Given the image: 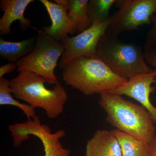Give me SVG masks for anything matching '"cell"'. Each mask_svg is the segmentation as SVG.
Returning a JSON list of instances; mask_svg holds the SVG:
<instances>
[{"label":"cell","mask_w":156,"mask_h":156,"mask_svg":"<svg viewBox=\"0 0 156 156\" xmlns=\"http://www.w3.org/2000/svg\"><path fill=\"white\" fill-rule=\"evenodd\" d=\"M151 21L152 23L153 27L148 32L144 44L145 50L150 49L156 44V15L154 14L152 16Z\"/></svg>","instance_id":"obj_18"},{"label":"cell","mask_w":156,"mask_h":156,"mask_svg":"<svg viewBox=\"0 0 156 156\" xmlns=\"http://www.w3.org/2000/svg\"><path fill=\"white\" fill-rule=\"evenodd\" d=\"M54 2L65 7L68 10L69 6V0H55Z\"/></svg>","instance_id":"obj_22"},{"label":"cell","mask_w":156,"mask_h":156,"mask_svg":"<svg viewBox=\"0 0 156 156\" xmlns=\"http://www.w3.org/2000/svg\"><path fill=\"white\" fill-rule=\"evenodd\" d=\"M36 37H31L17 42H11L0 38V56L10 62L16 63L28 55L33 50Z\"/></svg>","instance_id":"obj_13"},{"label":"cell","mask_w":156,"mask_h":156,"mask_svg":"<svg viewBox=\"0 0 156 156\" xmlns=\"http://www.w3.org/2000/svg\"><path fill=\"white\" fill-rule=\"evenodd\" d=\"M85 156H122V154L112 131L98 130L87 142Z\"/></svg>","instance_id":"obj_12"},{"label":"cell","mask_w":156,"mask_h":156,"mask_svg":"<svg viewBox=\"0 0 156 156\" xmlns=\"http://www.w3.org/2000/svg\"><path fill=\"white\" fill-rule=\"evenodd\" d=\"M156 70L148 73L143 74L131 78L122 86L116 88L109 93L117 95H126L134 98L141 104L156 122V108L153 105L150 99L151 93L155 88L152 87L156 83Z\"/></svg>","instance_id":"obj_9"},{"label":"cell","mask_w":156,"mask_h":156,"mask_svg":"<svg viewBox=\"0 0 156 156\" xmlns=\"http://www.w3.org/2000/svg\"><path fill=\"white\" fill-rule=\"evenodd\" d=\"M89 0H69L68 15L75 23L79 33L92 26L88 11Z\"/></svg>","instance_id":"obj_15"},{"label":"cell","mask_w":156,"mask_h":156,"mask_svg":"<svg viewBox=\"0 0 156 156\" xmlns=\"http://www.w3.org/2000/svg\"><path fill=\"white\" fill-rule=\"evenodd\" d=\"M5 156L3 155V156Z\"/></svg>","instance_id":"obj_23"},{"label":"cell","mask_w":156,"mask_h":156,"mask_svg":"<svg viewBox=\"0 0 156 156\" xmlns=\"http://www.w3.org/2000/svg\"><path fill=\"white\" fill-rule=\"evenodd\" d=\"M148 156H156V133L153 139L150 143H149Z\"/></svg>","instance_id":"obj_21"},{"label":"cell","mask_w":156,"mask_h":156,"mask_svg":"<svg viewBox=\"0 0 156 156\" xmlns=\"http://www.w3.org/2000/svg\"><path fill=\"white\" fill-rule=\"evenodd\" d=\"M116 0H90L88 5V11L92 25L96 23L104 22L108 20L112 6Z\"/></svg>","instance_id":"obj_17"},{"label":"cell","mask_w":156,"mask_h":156,"mask_svg":"<svg viewBox=\"0 0 156 156\" xmlns=\"http://www.w3.org/2000/svg\"><path fill=\"white\" fill-rule=\"evenodd\" d=\"M17 68V64L14 62H9L2 66L0 67V78L3 77L7 74L13 72Z\"/></svg>","instance_id":"obj_20"},{"label":"cell","mask_w":156,"mask_h":156,"mask_svg":"<svg viewBox=\"0 0 156 156\" xmlns=\"http://www.w3.org/2000/svg\"><path fill=\"white\" fill-rule=\"evenodd\" d=\"M46 83L41 76L23 71L10 81V87L15 98L25 101L34 109H43L49 119H56L63 112L68 96L60 83L50 89L45 87Z\"/></svg>","instance_id":"obj_3"},{"label":"cell","mask_w":156,"mask_h":156,"mask_svg":"<svg viewBox=\"0 0 156 156\" xmlns=\"http://www.w3.org/2000/svg\"><path fill=\"white\" fill-rule=\"evenodd\" d=\"M113 16L104 22L96 23L75 36L67 37L62 42L65 47L59 67L62 69L76 58L82 57H98L97 47L101 37L106 32L112 21Z\"/></svg>","instance_id":"obj_8"},{"label":"cell","mask_w":156,"mask_h":156,"mask_svg":"<svg viewBox=\"0 0 156 156\" xmlns=\"http://www.w3.org/2000/svg\"><path fill=\"white\" fill-rule=\"evenodd\" d=\"M37 31L33 50L16 62L17 71L34 73L44 78L48 83L56 85L59 82L54 72L58 59L64 52V45L42 29Z\"/></svg>","instance_id":"obj_5"},{"label":"cell","mask_w":156,"mask_h":156,"mask_svg":"<svg viewBox=\"0 0 156 156\" xmlns=\"http://www.w3.org/2000/svg\"><path fill=\"white\" fill-rule=\"evenodd\" d=\"M97 53L113 71L126 80L154 71L146 61L141 47L124 43L107 32L98 42Z\"/></svg>","instance_id":"obj_4"},{"label":"cell","mask_w":156,"mask_h":156,"mask_svg":"<svg viewBox=\"0 0 156 156\" xmlns=\"http://www.w3.org/2000/svg\"><path fill=\"white\" fill-rule=\"evenodd\" d=\"M13 146L18 147L22 143L34 136L42 144L44 156H70V151L63 147L60 140L66 135V131L60 129L52 133L49 126L42 124L38 116L24 122L15 123L9 125Z\"/></svg>","instance_id":"obj_6"},{"label":"cell","mask_w":156,"mask_h":156,"mask_svg":"<svg viewBox=\"0 0 156 156\" xmlns=\"http://www.w3.org/2000/svg\"><path fill=\"white\" fill-rule=\"evenodd\" d=\"M51 20V24L42 28L47 34L57 41H62L69 34L77 31L73 21L69 18L68 10L64 6L48 0H40Z\"/></svg>","instance_id":"obj_10"},{"label":"cell","mask_w":156,"mask_h":156,"mask_svg":"<svg viewBox=\"0 0 156 156\" xmlns=\"http://www.w3.org/2000/svg\"><path fill=\"white\" fill-rule=\"evenodd\" d=\"M115 4L119 11L113 14L112 21L106 32L116 37L150 24L156 11V0H119Z\"/></svg>","instance_id":"obj_7"},{"label":"cell","mask_w":156,"mask_h":156,"mask_svg":"<svg viewBox=\"0 0 156 156\" xmlns=\"http://www.w3.org/2000/svg\"><path fill=\"white\" fill-rule=\"evenodd\" d=\"M62 76L66 83L86 95L109 93L128 81L98 57L76 58L62 69Z\"/></svg>","instance_id":"obj_1"},{"label":"cell","mask_w":156,"mask_h":156,"mask_svg":"<svg viewBox=\"0 0 156 156\" xmlns=\"http://www.w3.org/2000/svg\"><path fill=\"white\" fill-rule=\"evenodd\" d=\"M34 0H1L0 8L4 14L0 19V34L9 35L12 34L11 24L14 21H19L20 28L26 30L30 27L35 28L31 24V20L24 17V12L27 6Z\"/></svg>","instance_id":"obj_11"},{"label":"cell","mask_w":156,"mask_h":156,"mask_svg":"<svg viewBox=\"0 0 156 156\" xmlns=\"http://www.w3.org/2000/svg\"><path fill=\"white\" fill-rule=\"evenodd\" d=\"M99 105L106 112V121L117 130L148 144L153 139L155 122L142 105L111 93L100 95Z\"/></svg>","instance_id":"obj_2"},{"label":"cell","mask_w":156,"mask_h":156,"mask_svg":"<svg viewBox=\"0 0 156 156\" xmlns=\"http://www.w3.org/2000/svg\"><path fill=\"white\" fill-rule=\"evenodd\" d=\"M144 56L147 64L154 68L155 70H156V44L150 49L145 50Z\"/></svg>","instance_id":"obj_19"},{"label":"cell","mask_w":156,"mask_h":156,"mask_svg":"<svg viewBox=\"0 0 156 156\" xmlns=\"http://www.w3.org/2000/svg\"><path fill=\"white\" fill-rule=\"evenodd\" d=\"M0 105H10L18 108L23 112L28 120L37 116L33 108L27 104L20 103L13 96L10 81L4 77L0 78Z\"/></svg>","instance_id":"obj_16"},{"label":"cell","mask_w":156,"mask_h":156,"mask_svg":"<svg viewBox=\"0 0 156 156\" xmlns=\"http://www.w3.org/2000/svg\"><path fill=\"white\" fill-rule=\"evenodd\" d=\"M119 143L122 156H148L149 144L115 129L112 130Z\"/></svg>","instance_id":"obj_14"}]
</instances>
